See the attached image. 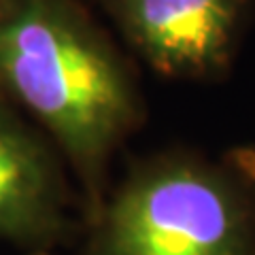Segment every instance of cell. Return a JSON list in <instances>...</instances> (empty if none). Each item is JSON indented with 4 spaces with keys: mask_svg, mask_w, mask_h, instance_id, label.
Instances as JSON below:
<instances>
[{
    "mask_svg": "<svg viewBox=\"0 0 255 255\" xmlns=\"http://www.w3.org/2000/svg\"><path fill=\"white\" fill-rule=\"evenodd\" d=\"M0 83L66 151L94 215L107 159L142 117L122 55L66 0H23L0 17Z\"/></svg>",
    "mask_w": 255,
    "mask_h": 255,
    "instance_id": "1",
    "label": "cell"
},
{
    "mask_svg": "<svg viewBox=\"0 0 255 255\" xmlns=\"http://www.w3.org/2000/svg\"><path fill=\"white\" fill-rule=\"evenodd\" d=\"M92 221L85 255H255V147L147 159Z\"/></svg>",
    "mask_w": 255,
    "mask_h": 255,
    "instance_id": "2",
    "label": "cell"
},
{
    "mask_svg": "<svg viewBox=\"0 0 255 255\" xmlns=\"http://www.w3.org/2000/svg\"><path fill=\"white\" fill-rule=\"evenodd\" d=\"M128 43L164 77L217 81L234 66L255 0H105Z\"/></svg>",
    "mask_w": 255,
    "mask_h": 255,
    "instance_id": "3",
    "label": "cell"
},
{
    "mask_svg": "<svg viewBox=\"0 0 255 255\" xmlns=\"http://www.w3.org/2000/svg\"><path fill=\"white\" fill-rule=\"evenodd\" d=\"M64 228L66 198L53 157L0 107V238L45 251Z\"/></svg>",
    "mask_w": 255,
    "mask_h": 255,
    "instance_id": "4",
    "label": "cell"
},
{
    "mask_svg": "<svg viewBox=\"0 0 255 255\" xmlns=\"http://www.w3.org/2000/svg\"><path fill=\"white\" fill-rule=\"evenodd\" d=\"M32 255H49V253H47V251H34Z\"/></svg>",
    "mask_w": 255,
    "mask_h": 255,
    "instance_id": "5",
    "label": "cell"
}]
</instances>
